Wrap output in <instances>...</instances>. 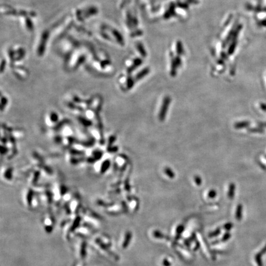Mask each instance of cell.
I'll return each instance as SVG.
<instances>
[{
	"mask_svg": "<svg viewBox=\"0 0 266 266\" xmlns=\"http://www.w3.org/2000/svg\"><path fill=\"white\" fill-rule=\"evenodd\" d=\"M88 240L90 247L99 255L112 261L119 260V256L114 251L112 241L109 235L96 232Z\"/></svg>",
	"mask_w": 266,
	"mask_h": 266,
	"instance_id": "1",
	"label": "cell"
},
{
	"mask_svg": "<svg viewBox=\"0 0 266 266\" xmlns=\"http://www.w3.org/2000/svg\"><path fill=\"white\" fill-rule=\"evenodd\" d=\"M84 224H87L95 230L100 229L104 225V219L92 210L83 207L80 213Z\"/></svg>",
	"mask_w": 266,
	"mask_h": 266,
	"instance_id": "2",
	"label": "cell"
},
{
	"mask_svg": "<svg viewBox=\"0 0 266 266\" xmlns=\"http://www.w3.org/2000/svg\"><path fill=\"white\" fill-rule=\"evenodd\" d=\"M89 247H90L88 239L76 238L74 244V252L78 260L84 262L89 256Z\"/></svg>",
	"mask_w": 266,
	"mask_h": 266,
	"instance_id": "3",
	"label": "cell"
},
{
	"mask_svg": "<svg viewBox=\"0 0 266 266\" xmlns=\"http://www.w3.org/2000/svg\"><path fill=\"white\" fill-rule=\"evenodd\" d=\"M23 202L25 207L29 210H35L40 205L38 195L32 189H27L23 195Z\"/></svg>",
	"mask_w": 266,
	"mask_h": 266,
	"instance_id": "4",
	"label": "cell"
},
{
	"mask_svg": "<svg viewBox=\"0 0 266 266\" xmlns=\"http://www.w3.org/2000/svg\"><path fill=\"white\" fill-rule=\"evenodd\" d=\"M42 224L45 232L48 234H51L54 231L56 223V218L53 211H47L43 216Z\"/></svg>",
	"mask_w": 266,
	"mask_h": 266,
	"instance_id": "5",
	"label": "cell"
},
{
	"mask_svg": "<svg viewBox=\"0 0 266 266\" xmlns=\"http://www.w3.org/2000/svg\"><path fill=\"white\" fill-rule=\"evenodd\" d=\"M171 99L169 96H168L164 97L163 103H162V105L161 107V109H160V110L159 112V118L160 121H163L164 120L165 117H166V115H167V111L168 110L169 106L171 103Z\"/></svg>",
	"mask_w": 266,
	"mask_h": 266,
	"instance_id": "6",
	"label": "cell"
},
{
	"mask_svg": "<svg viewBox=\"0 0 266 266\" xmlns=\"http://www.w3.org/2000/svg\"><path fill=\"white\" fill-rule=\"evenodd\" d=\"M132 239V234L130 232H126L123 235V239L121 242V247L123 249H126L129 246Z\"/></svg>",
	"mask_w": 266,
	"mask_h": 266,
	"instance_id": "7",
	"label": "cell"
},
{
	"mask_svg": "<svg viewBox=\"0 0 266 266\" xmlns=\"http://www.w3.org/2000/svg\"><path fill=\"white\" fill-rule=\"evenodd\" d=\"M249 124L250 123L249 121H239V122H237V123H235L234 124V128L237 129H243V128H245L249 126Z\"/></svg>",
	"mask_w": 266,
	"mask_h": 266,
	"instance_id": "8",
	"label": "cell"
},
{
	"mask_svg": "<svg viewBox=\"0 0 266 266\" xmlns=\"http://www.w3.org/2000/svg\"><path fill=\"white\" fill-rule=\"evenodd\" d=\"M235 189V185L234 184L232 183L230 184L229 188V192H228V197L230 199H232L234 196V192Z\"/></svg>",
	"mask_w": 266,
	"mask_h": 266,
	"instance_id": "9",
	"label": "cell"
},
{
	"mask_svg": "<svg viewBox=\"0 0 266 266\" xmlns=\"http://www.w3.org/2000/svg\"><path fill=\"white\" fill-rule=\"evenodd\" d=\"M164 174H166L167 176H168L169 178H171V179L174 178V177H175L174 172L169 168H167V167L165 168L164 169Z\"/></svg>",
	"mask_w": 266,
	"mask_h": 266,
	"instance_id": "10",
	"label": "cell"
},
{
	"mask_svg": "<svg viewBox=\"0 0 266 266\" xmlns=\"http://www.w3.org/2000/svg\"><path fill=\"white\" fill-rule=\"evenodd\" d=\"M194 181H195V182L197 185H200L201 184H202V179H201V177L198 176H195V177H194Z\"/></svg>",
	"mask_w": 266,
	"mask_h": 266,
	"instance_id": "11",
	"label": "cell"
},
{
	"mask_svg": "<svg viewBox=\"0 0 266 266\" xmlns=\"http://www.w3.org/2000/svg\"><path fill=\"white\" fill-rule=\"evenodd\" d=\"M216 192L214 190H211L208 193V196H209L210 198H214L216 195Z\"/></svg>",
	"mask_w": 266,
	"mask_h": 266,
	"instance_id": "12",
	"label": "cell"
},
{
	"mask_svg": "<svg viewBox=\"0 0 266 266\" xmlns=\"http://www.w3.org/2000/svg\"><path fill=\"white\" fill-rule=\"evenodd\" d=\"M260 106H261V109H262V110L266 111V105H265V104H261L260 105Z\"/></svg>",
	"mask_w": 266,
	"mask_h": 266,
	"instance_id": "13",
	"label": "cell"
}]
</instances>
